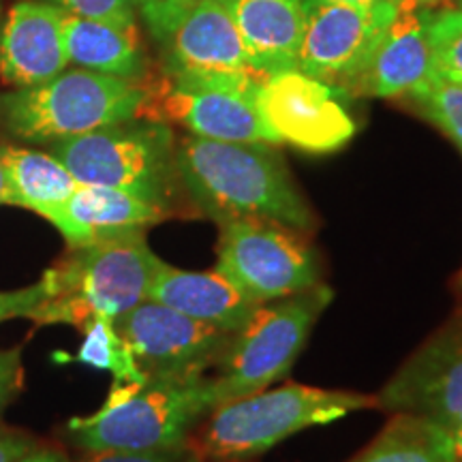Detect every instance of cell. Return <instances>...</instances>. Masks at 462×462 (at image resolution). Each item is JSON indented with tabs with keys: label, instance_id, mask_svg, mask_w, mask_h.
Instances as JSON below:
<instances>
[{
	"label": "cell",
	"instance_id": "1",
	"mask_svg": "<svg viewBox=\"0 0 462 462\" xmlns=\"http://www.w3.org/2000/svg\"><path fill=\"white\" fill-rule=\"evenodd\" d=\"M178 178L217 223L257 218L310 231L315 217L273 143L217 142L190 135L176 152Z\"/></svg>",
	"mask_w": 462,
	"mask_h": 462
},
{
	"label": "cell",
	"instance_id": "2",
	"mask_svg": "<svg viewBox=\"0 0 462 462\" xmlns=\"http://www.w3.org/2000/svg\"><path fill=\"white\" fill-rule=\"evenodd\" d=\"M161 259L150 251L143 229L73 246L43 274L45 300L28 319L71 323L84 330L97 317L116 321L148 300V287Z\"/></svg>",
	"mask_w": 462,
	"mask_h": 462
},
{
	"label": "cell",
	"instance_id": "3",
	"mask_svg": "<svg viewBox=\"0 0 462 462\" xmlns=\"http://www.w3.org/2000/svg\"><path fill=\"white\" fill-rule=\"evenodd\" d=\"M215 407L206 374L148 377L140 385H114L99 411L69 421L67 439L84 452L182 446Z\"/></svg>",
	"mask_w": 462,
	"mask_h": 462
},
{
	"label": "cell",
	"instance_id": "4",
	"mask_svg": "<svg viewBox=\"0 0 462 462\" xmlns=\"http://www.w3.org/2000/svg\"><path fill=\"white\" fill-rule=\"evenodd\" d=\"M379 407L377 398L343 390L282 385L217 404L195 448L204 458L238 462L262 456L276 443L310 426L330 424L360 409Z\"/></svg>",
	"mask_w": 462,
	"mask_h": 462
},
{
	"label": "cell",
	"instance_id": "5",
	"mask_svg": "<svg viewBox=\"0 0 462 462\" xmlns=\"http://www.w3.org/2000/svg\"><path fill=\"white\" fill-rule=\"evenodd\" d=\"M146 86L71 69L50 82L0 97V125L28 142H56L140 118Z\"/></svg>",
	"mask_w": 462,
	"mask_h": 462
},
{
	"label": "cell",
	"instance_id": "6",
	"mask_svg": "<svg viewBox=\"0 0 462 462\" xmlns=\"http://www.w3.org/2000/svg\"><path fill=\"white\" fill-rule=\"evenodd\" d=\"M50 143V154L79 184L118 189L171 210L178 165L173 135L165 123L133 118Z\"/></svg>",
	"mask_w": 462,
	"mask_h": 462
},
{
	"label": "cell",
	"instance_id": "7",
	"mask_svg": "<svg viewBox=\"0 0 462 462\" xmlns=\"http://www.w3.org/2000/svg\"><path fill=\"white\" fill-rule=\"evenodd\" d=\"M330 302L332 289L315 285L259 306L251 321L231 334L217 364L218 374L210 379L215 404L255 394L285 377Z\"/></svg>",
	"mask_w": 462,
	"mask_h": 462
},
{
	"label": "cell",
	"instance_id": "8",
	"mask_svg": "<svg viewBox=\"0 0 462 462\" xmlns=\"http://www.w3.org/2000/svg\"><path fill=\"white\" fill-rule=\"evenodd\" d=\"M218 225L215 270L253 302H276L319 285L313 248L296 229L257 218H231Z\"/></svg>",
	"mask_w": 462,
	"mask_h": 462
},
{
	"label": "cell",
	"instance_id": "9",
	"mask_svg": "<svg viewBox=\"0 0 462 462\" xmlns=\"http://www.w3.org/2000/svg\"><path fill=\"white\" fill-rule=\"evenodd\" d=\"M398 14L392 3L366 5L304 0V39L298 71L349 95Z\"/></svg>",
	"mask_w": 462,
	"mask_h": 462
},
{
	"label": "cell",
	"instance_id": "10",
	"mask_svg": "<svg viewBox=\"0 0 462 462\" xmlns=\"http://www.w3.org/2000/svg\"><path fill=\"white\" fill-rule=\"evenodd\" d=\"M165 78L178 84L257 90L268 75L253 62L227 5L198 0L165 39Z\"/></svg>",
	"mask_w": 462,
	"mask_h": 462
},
{
	"label": "cell",
	"instance_id": "11",
	"mask_svg": "<svg viewBox=\"0 0 462 462\" xmlns=\"http://www.w3.org/2000/svg\"><path fill=\"white\" fill-rule=\"evenodd\" d=\"M146 377H198L218 364L231 332L143 300L114 321Z\"/></svg>",
	"mask_w": 462,
	"mask_h": 462
},
{
	"label": "cell",
	"instance_id": "12",
	"mask_svg": "<svg viewBox=\"0 0 462 462\" xmlns=\"http://www.w3.org/2000/svg\"><path fill=\"white\" fill-rule=\"evenodd\" d=\"M257 107L279 143L304 152H334L356 135L354 118L337 90L298 69L268 75L259 86Z\"/></svg>",
	"mask_w": 462,
	"mask_h": 462
},
{
	"label": "cell",
	"instance_id": "13",
	"mask_svg": "<svg viewBox=\"0 0 462 462\" xmlns=\"http://www.w3.org/2000/svg\"><path fill=\"white\" fill-rule=\"evenodd\" d=\"M257 92L259 88L178 84L163 78L146 86V103L140 118L176 123L190 135L206 140L279 143L259 114Z\"/></svg>",
	"mask_w": 462,
	"mask_h": 462
},
{
	"label": "cell",
	"instance_id": "14",
	"mask_svg": "<svg viewBox=\"0 0 462 462\" xmlns=\"http://www.w3.org/2000/svg\"><path fill=\"white\" fill-rule=\"evenodd\" d=\"M379 407L413 413L449 432L462 429V323L441 328L398 368L377 396Z\"/></svg>",
	"mask_w": 462,
	"mask_h": 462
},
{
	"label": "cell",
	"instance_id": "15",
	"mask_svg": "<svg viewBox=\"0 0 462 462\" xmlns=\"http://www.w3.org/2000/svg\"><path fill=\"white\" fill-rule=\"evenodd\" d=\"M69 65L62 43L60 7L20 0L0 34V73L17 88L54 79Z\"/></svg>",
	"mask_w": 462,
	"mask_h": 462
},
{
	"label": "cell",
	"instance_id": "16",
	"mask_svg": "<svg viewBox=\"0 0 462 462\" xmlns=\"http://www.w3.org/2000/svg\"><path fill=\"white\" fill-rule=\"evenodd\" d=\"M437 75L420 11H398L349 95L411 97Z\"/></svg>",
	"mask_w": 462,
	"mask_h": 462
},
{
	"label": "cell",
	"instance_id": "17",
	"mask_svg": "<svg viewBox=\"0 0 462 462\" xmlns=\"http://www.w3.org/2000/svg\"><path fill=\"white\" fill-rule=\"evenodd\" d=\"M148 300L231 334L242 330L262 306L248 300L218 270L189 273L167 265L163 259L150 281Z\"/></svg>",
	"mask_w": 462,
	"mask_h": 462
},
{
	"label": "cell",
	"instance_id": "18",
	"mask_svg": "<svg viewBox=\"0 0 462 462\" xmlns=\"http://www.w3.org/2000/svg\"><path fill=\"white\" fill-rule=\"evenodd\" d=\"M170 217L171 210L167 208L125 190L99 184H78L71 198L50 218V223L73 248L123 231L146 229Z\"/></svg>",
	"mask_w": 462,
	"mask_h": 462
},
{
	"label": "cell",
	"instance_id": "19",
	"mask_svg": "<svg viewBox=\"0 0 462 462\" xmlns=\"http://www.w3.org/2000/svg\"><path fill=\"white\" fill-rule=\"evenodd\" d=\"M236 26L263 75L298 67L304 39V0H229Z\"/></svg>",
	"mask_w": 462,
	"mask_h": 462
},
{
	"label": "cell",
	"instance_id": "20",
	"mask_svg": "<svg viewBox=\"0 0 462 462\" xmlns=\"http://www.w3.org/2000/svg\"><path fill=\"white\" fill-rule=\"evenodd\" d=\"M60 28L71 65L142 82L143 54L135 24L116 26L60 9Z\"/></svg>",
	"mask_w": 462,
	"mask_h": 462
},
{
	"label": "cell",
	"instance_id": "21",
	"mask_svg": "<svg viewBox=\"0 0 462 462\" xmlns=\"http://www.w3.org/2000/svg\"><path fill=\"white\" fill-rule=\"evenodd\" d=\"M0 163L5 171L3 204L26 208L48 221L79 184L50 152L9 146L0 152Z\"/></svg>",
	"mask_w": 462,
	"mask_h": 462
},
{
	"label": "cell",
	"instance_id": "22",
	"mask_svg": "<svg viewBox=\"0 0 462 462\" xmlns=\"http://www.w3.org/2000/svg\"><path fill=\"white\" fill-rule=\"evenodd\" d=\"M349 462H456L452 432L413 413H396Z\"/></svg>",
	"mask_w": 462,
	"mask_h": 462
},
{
	"label": "cell",
	"instance_id": "23",
	"mask_svg": "<svg viewBox=\"0 0 462 462\" xmlns=\"http://www.w3.org/2000/svg\"><path fill=\"white\" fill-rule=\"evenodd\" d=\"M82 332L84 340L75 360L99 371H109L114 374V385H140L148 379L137 366L129 345L116 332L114 321L97 317Z\"/></svg>",
	"mask_w": 462,
	"mask_h": 462
},
{
	"label": "cell",
	"instance_id": "24",
	"mask_svg": "<svg viewBox=\"0 0 462 462\" xmlns=\"http://www.w3.org/2000/svg\"><path fill=\"white\" fill-rule=\"evenodd\" d=\"M432 60L441 78L462 84V9L441 5L435 9H418Z\"/></svg>",
	"mask_w": 462,
	"mask_h": 462
},
{
	"label": "cell",
	"instance_id": "25",
	"mask_svg": "<svg viewBox=\"0 0 462 462\" xmlns=\"http://www.w3.org/2000/svg\"><path fill=\"white\" fill-rule=\"evenodd\" d=\"M409 99L432 125L446 133L462 152V84L437 75Z\"/></svg>",
	"mask_w": 462,
	"mask_h": 462
},
{
	"label": "cell",
	"instance_id": "26",
	"mask_svg": "<svg viewBox=\"0 0 462 462\" xmlns=\"http://www.w3.org/2000/svg\"><path fill=\"white\" fill-rule=\"evenodd\" d=\"M82 462H204L195 443L161 449H101L86 452Z\"/></svg>",
	"mask_w": 462,
	"mask_h": 462
},
{
	"label": "cell",
	"instance_id": "27",
	"mask_svg": "<svg viewBox=\"0 0 462 462\" xmlns=\"http://www.w3.org/2000/svg\"><path fill=\"white\" fill-rule=\"evenodd\" d=\"M56 7L69 14L107 22L116 26L135 24L137 0H54Z\"/></svg>",
	"mask_w": 462,
	"mask_h": 462
},
{
	"label": "cell",
	"instance_id": "28",
	"mask_svg": "<svg viewBox=\"0 0 462 462\" xmlns=\"http://www.w3.org/2000/svg\"><path fill=\"white\" fill-rule=\"evenodd\" d=\"M198 0H137V7L142 11L150 32L157 37V42L165 43L178 20L193 7Z\"/></svg>",
	"mask_w": 462,
	"mask_h": 462
},
{
	"label": "cell",
	"instance_id": "29",
	"mask_svg": "<svg viewBox=\"0 0 462 462\" xmlns=\"http://www.w3.org/2000/svg\"><path fill=\"white\" fill-rule=\"evenodd\" d=\"M45 300V282L39 281L17 291H0V321L15 317H31V313Z\"/></svg>",
	"mask_w": 462,
	"mask_h": 462
},
{
	"label": "cell",
	"instance_id": "30",
	"mask_svg": "<svg viewBox=\"0 0 462 462\" xmlns=\"http://www.w3.org/2000/svg\"><path fill=\"white\" fill-rule=\"evenodd\" d=\"M22 364L20 349H0V415L20 388Z\"/></svg>",
	"mask_w": 462,
	"mask_h": 462
},
{
	"label": "cell",
	"instance_id": "31",
	"mask_svg": "<svg viewBox=\"0 0 462 462\" xmlns=\"http://www.w3.org/2000/svg\"><path fill=\"white\" fill-rule=\"evenodd\" d=\"M37 448V439L0 426V462H17L22 456L31 454Z\"/></svg>",
	"mask_w": 462,
	"mask_h": 462
},
{
	"label": "cell",
	"instance_id": "32",
	"mask_svg": "<svg viewBox=\"0 0 462 462\" xmlns=\"http://www.w3.org/2000/svg\"><path fill=\"white\" fill-rule=\"evenodd\" d=\"M17 462H69L67 456L58 449H50V448H37L32 449L31 454L22 456Z\"/></svg>",
	"mask_w": 462,
	"mask_h": 462
},
{
	"label": "cell",
	"instance_id": "33",
	"mask_svg": "<svg viewBox=\"0 0 462 462\" xmlns=\"http://www.w3.org/2000/svg\"><path fill=\"white\" fill-rule=\"evenodd\" d=\"M443 3H448V0H413V7L415 9H435V7H441Z\"/></svg>",
	"mask_w": 462,
	"mask_h": 462
},
{
	"label": "cell",
	"instance_id": "34",
	"mask_svg": "<svg viewBox=\"0 0 462 462\" xmlns=\"http://www.w3.org/2000/svg\"><path fill=\"white\" fill-rule=\"evenodd\" d=\"M454 439V454H456V462H462V429L452 432Z\"/></svg>",
	"mask_w": 462,
	"mask_h": 462
},
{
	"label": "cell",
	"instance_id": "35",
	"mask_svg": "<svg viewBox=\"0 0 462 462\" xmlns=\"http://www.w3.org/2000/svg\"><path fill=\"white\" fill-rule=\"evenodd\" d=\"M390 3L394 5L398 11H415L413 0H390Z\"/></svg>",
	"mask_w": 462,
	"mask_h": 462
},
{
	"label": "cell",
	"instance_id": "36",
	"mask_svg": "<svg viewBox=\"0 0 462 462\" xmlns=\"http://www.w3.org/2000/svg\"><path fill=\"white\" fill-rule=\"evenodd\" d=\"M337 3H351V5H366V7H373V5L390 3V0H337Z\"/></svg>",
	"mask_w": 462,
	"mask_h": 462
},
{
	"label": "cell",
	"instance_id": "37",
	"mask_svg": "<svg viewBox=\"0 0 462 462\" xmlns=\"http://www.w3.org/2000/svg\"><path fill=\"white\" fill-rule=\"evenodd\" d=\"M3 193H5V171H3V163H0V204H3Z\"/></svg>",
	"mask_w": 462,
	"mask_h": 462
},
{
	"label": "cell",
	"instance_id": "38",
	"mask_svg": "<svg viewBox=\"0 0 462 462\" xmlns=\"http://www.w3.org/2000/svg\"><path fill=\"white\" fill-rule=\"evenodd\" d=\"M456 7L462 9V0H456Z\"/></svg>",
	"mask_w": 462,
	"mask_h": 462
},
{
	"label": "cell",
	"instance_id": "39",
	"mask_svg": "<svg viewBox=\"0 0 462 462\" xmlns=\"http://www.w3.org/2000/svg\"><path fill=\"white\" fill-rule=\"evenodd\" d=\"M218 3H225V5H227V3H229V0H218Z\"/></svg>",
	"mask_w": 462,
	"mask_h": 462
}]
</instances>
